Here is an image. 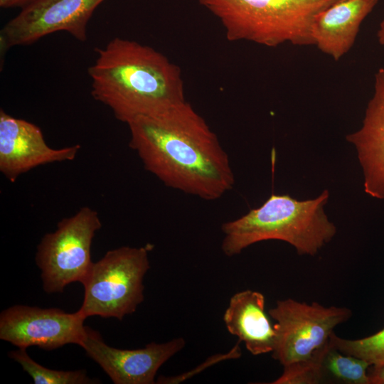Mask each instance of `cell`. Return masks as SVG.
<instances>
[{"label": "cell", "instance_id": "6da1fadb", "mask_svg": "<svg viewBox=\"0 0 384 384\" xmlns=\"http://www.w3.org/2000/svg\"><path fill=\"white\" fill-rule=\"evenodd\" d=\"M127 125L130 148L166 186L206 201L233 188L235 176L227 153L186 100Z\"/></svg>", "mask_w": 384, "mask_h": 384}, {"label": "cell", "instance_id": "7a4b0ae2", "mask_svg": "<svg viewBox=\"0 0 384 384\" xmlns=\"http://www.w3.org/2000/svg\"><path fill=\"white\" fill-rule=\"evenodd\" d=\"M97 51L88 68L91 94L118 120L128 124L186 101L180 68L153 48L116 37Z\"/></svg>", "mask_w": 384, "mask_h": 384}, {"label": "cell", "instance_id": "3957f363", "mask_svg": "<svg viewBox=\"0 0 384 384\" xmlns=\"http://www.w3.org/2000/svg\"><path fill=\"white\" fill-rule=\"evenodd\" d=\"M329 196L328 190L304 201L272 193L260 207L222 225V251L233 257L255 243L277 240L292 245L299 255L314 256L336 233L324 210Z\"/></svg>", "mask_w": 384, "mask_h": 384}, {"label": "cell", "instance_id": "277c9868", "mask_svg": "<svg viewBox=\"0 0 384 384\" xmlns=\"http://www.w3.org/2000/svg\"><path fill=\"white\" fill-rule=\"evenodd\" d=\"M216 16L230 41L268 47L314 45L316 16L336 0H198Z\"/></svg>", "mask_w": 384, "mask_h": 384}, {"label": "cell", "instance_id": "5b68a950", "mask_svg": "<svg viewBox=\"0 0 384 384\" xmlns=\"http://www.w3.org/2000/svg\"><path fill=\"white\" fill-rule=\"evenodd\" d=\"M151 246H123L96 262L82 282L85 289L79 310L87 318L100 316L119 320L135 312L144 300V277L150 268Z\"/></svg>", "mask_w": 384, "mask_h": 384}, {"label": "cell", "instance_id": "8992f818", "mask_svg": "<svg viewBox=\"0 0 384 384\" xmlns=\"http://www.w3.org/2000/svg\"><path fill=\"white\" fill-rule=\"evenodd\" d=\"M101 227L97 212L85 206L59 221L54 232L42 238L36 263L41 271L46 292H62L72 282L82 283L93 264L91 245Z\"/></svg>", "mask_w": 384, "mask_h": 384}, {"label": "cell", "instance_id": "52a82bcc", "mask_svg": "<svg viewBox=\"0 0 384 384\" xmlns=\"http://www.w3.org/2000/svg\"><path fill=\"white\" fill-rule=\"evenodd\" d=\"M268 314L275 321L272 356L284 366L310 358L329 341L336 326L351 318L352 311L289 298L277 301Z\"/></svg>", "mask_w": 384, "mask_h": 384}, {"label": "cell", "instance_id": "ba28073f", "mask_svg": "<svg viewBox=\"0 0 384 384\" xmlns=\"http://www.w3.org/2000/svg\"><path fill=\"white\" fill-rule=\"evenodd\" d=\"M105 0H37L21 9L1 31L0 48L32 44L58 31H65L80 41L87 38V23Z\"/></svg>", "mask_w": 384, "mask_h": 384}, {"label": "cell", "instance_id": "9c48e42d", "mask_svg": "<svg viewBox=\"0 0 384 384\" xmlns=\"http://www.w3.org/2000/svg\"><path fill=\"white\" fill-rule=\"evenodd\" d=\"M85 319L79 309L68 313L57 308L14 305L0 314V338L18 348L53 350L79 345L87 332Z\"/></svg>", "mask_w": 384, "mask_h": 384}, {"label": "cell", "instance_id": "30bf717a", "mask_svg": "<svg viewBox=\"0 0 384 384\" xmlns=\"http://www.w3.org/2000/svg\"><path fill=\"white\" fill-rule=\"evenodd\" d=\"M185 345L186 341L178 337L161 343L151 342L142 348L119 349L107 345L88 327L79 344L114 384L155 383L159 368Z\"/></svg>", "mask_w": 384, "mask_h": 384}, {"label": "cell", "instance_id": "8fae6325", "mask_svg": "<svg viewBox=\"0 0 384 384\" xmlns=\"http://www.w3.org/2000/svg\"><path fill=\"white\" fill-rule=\"evenodd\" d=\"M80 149L51 148L38 126L0 111V171L11 182L37 166L72 161Z\"/></svg>", "mask_w": 384, "mask_h": 384}, {"label": "cell", "instance_id": "7c38bea8", "mask_svg": "<svg viewBox=\"0 0 384 384\" xmlns=\"http://www.w3.org/2000/svg\"><path fill=\"white\" fill-rule=\"evenodd\" d=\"M356 148L364 178V191L384 199V69L375 75L374 93L362 127L346 137Z\"/></svg>", "mask_w": 384, "mask_h": 384}, {"label": "cell", "instance_id": "4fadbf2b", "mask_svg": "<svg viewBox=\"0 0 384 384\" xmlns=\"http://www.w3.org/2000/svg\"><path fill=\"white\" fill-rule=\"evenodd\" d=\"M378 0H336L319 13L312 24L314 45L338 60L353 46L360 26Z\"/></svg>", "mask_w": 384, "mask_h": 384}, {"label": "cell", "instance_id": "5bb4252c", "mask_svg": "<svg viewBox=\"0 0 384 384\" xmlns=\"http://www.w3.org/2000/svg\"><path fill=\"white\" fill-rule=\"evenodd\" d=\"M265 307V299L261 292L245 289L232 296L223 314L228 332L244 342L254 356L272 353L274 346V324Z\"/></svg>", "mask_w": 384, "mask_h": 384}, {"label": "cell", "instance_id": "9a60e30c", "mask_svg": "<svg viewBox=\"0 0 384 384\" xmlns=\"http://www.w3.org/2000/svg\"><path fill=\"white\" fill-rule=\"evenodd\" d=\"M370 366L363 359L340 352L329 341L323 361V383L328 380L346 384H370L368 375Z\"/></svg>", "mask_w": 384, "mask_h": 384}, {"label": "cell", "instance_id": "2e32d148", "mask_svg": "<svg viewBox=\"0 0 384 384\" xmlns=\"http://www.w3.org/2000/svg\"><path fill=\"white\" fill-rule=\"evenodd\" d=\"M10 358L19 363L35 384H93L97 379L87 376L86 370H58L46 368L34 361L26 348H20L8 353Z\"/></svg>", "mask_w": 384, "mask_h": 384}, {"label": "cell", "instance_id": "e0dca14e", "mask_svg": "<svg viewBox=\"0 0 384 384\" xmlns=\"http://www.w3.org/2000/svg\"><path fill=\"white\" fill-rule=\"evenodd\" d=\"M329 341L340 352L360 358L370 366L384 364V329L360 339H346L333 332Z\"/></svg>", "mask_w": 384, "mask_h": 384}, {"label": "cell", "instance_id": "ac0fdd59", "mask_svg": "<svg viewBox=\"0 0 384 384\" xmlns=\"http://www.w3.org/2000/svg\"><path fill=\"white\" fill-rule=\"evenodd\" d=\"M329 341L310 358L283 366L281 375L272 384H317L323 383V361Z\"/></svg>", "mask_w": 384, "mask_h": 384}, {"label": "cell", "instance_id": "d6986e66", "mask_svg": "<svg viewBox=\"0 0 384 384\" xmlns=\"http://www.w3.org/2000/svg\"><path fill=\"white\" fill-rule=\"evenodd\" d=\"M370 384H384V364L370 366L368 370Z\"/></svg>", "mask_w": 384, "mask_h": 384}, {"label": "cell", "instance_id": "ffe728a7", "mask_svg": "<svg viewBox=\"0 0 384 384\" xmlns=\"http://www.w3.org/2000/svg\"><path fill=\"white\" fill-rule=\"evenodd\" d=\"M37 0H0V6L2 8H12L24 6L36 1Z\"/></svg>", "mask_w": 384, "mask_h": 384}, {"label": "cell", "instance_id": "44dd1931", "mask_svg": "<svg viewBox=\"0 0 384 384\" xmlns=\"http://www.w3.org/2000/svg\"><path fill=\"white\" fill-rule=\"evenodd\" d=\"M377 36L380 44L384 46V20L380 23Z\"/></svg>", "mask_w": 384, "mask_h": 384}]
</instances>
